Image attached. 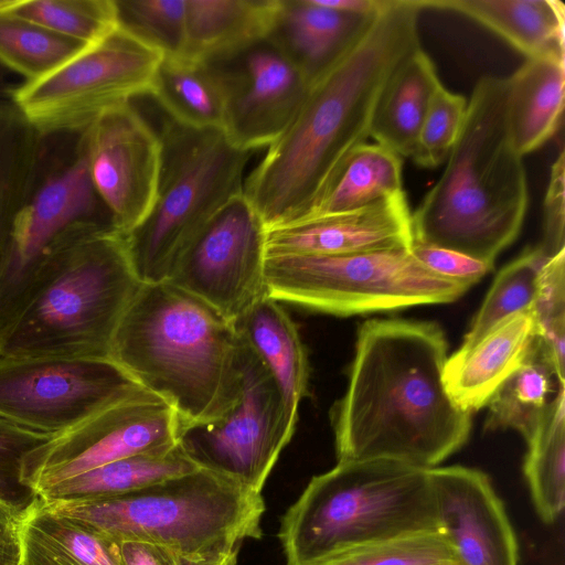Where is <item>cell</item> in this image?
Masks as SVG:
<instances>
[{"instance_id": "obj_41", "label": "cell", "mask_w": 565, "mask_h": 565, "mask_svg": "<svg viewBox=\"0 0 565 565\" xmlns=\"http://www.w3.org/2000/svg\"><path fill=\"white\" fill-rule=\"evenodd\" d=\"M539 246L547 257L565 250V156L563 149L551 168L543 209V237Z\"/></svg>"}, {"instance_id": "obj_45", "label": "cell", "mask_w": 565, "mask_h": 565, "mask_svg": "<svg viewBox=\"0 0 565 565\" xmlns=\"http://www.w3.org/2000/svg\"><path fill=\"white\" fill-rule=\"evenodd\" d=\"M321 4L351 14L371 17L383 10L388 0H318Z\"/></svg>"}, {"instance_id": "obj_37", "label": "cell", "mask_w": 565, "mask_h": 565, "mask_svg": "<svg viewBox=\"0 0 565 565\" xmlns=\"http://www.w3.org/2000/svg\"><path fill=\"white\" fill-rule=\"evenodd\" d=\"M118 24L163 56H183L185 0H115Z\"/></svg>"}, {"instance_id": "obj_27", "label": "cell", "mask_w": 565, "mask_h": 565, "mask_svg": "<svg viewBox=\"0 0 565 565\" xmlns=\"http://www.w3.org/2000/svg\"><path fill=\"white\" fill-rule=\"evenodd\" d=\"M199 468L178 443L167 449L137 454L111 461L64 480L35 497L46 502L114 497Z\"/></svg>"}, {"instance_id": "obj_11", "label": "cell", "mask_w": 565, "mask_h": 565, "mask_svg": "<svg viewBox=\"0 0 565 565\" xmlns=\"http://www.w3.org/2000/svg\"><path fill=\"white\" fill-rule=\"evenodd\" d=\"M180 418L156 395L140 391L26 451L18 482L33 497L111 461L179 443Z\"/></svg>"}, {"instance_id": "obj_39", "label": "cell", "mask_w": 565, "mask_h": 565, "mask_svg": "<svg viewBox=\"0 0 565 565\" xmlns=\"http://www.w3.org/2000/svg\"><path fill=\"white\" fill-rule=\"evenodd\" d=\"M468 102L446 89L435 92L411 158L424 168H435L447 160L461 131Z\"/></svg>"}, {"instance_id": "obj_23", "label": "cell", "mask_w": 565, "mask_h": 565, "mask_svg": "<svg viewBox=\"0 0 565 565\" xmlns=\"http://www.w3.org/2000/svg\"><path fill=\"white\" fill-rule=\"evenodd\" d=\"M507 126L512 147L525 156L551 139L563 121L565 60L536 57L508 77Z\"/></svg>"}, {"instance_id": "obj_12", "label": "cell", "mask_w": 565, "mask_h": 565, "mask_svg": "<svg viewBox=\"0 0 565 565\" xmlns=\"http://www.w3.org/2000/svg\"><path fill=\"white\" fill-rule=\"evenodd\" d=\"M241 369L234 405L215 420L182 427L179 443L200 468L262 493L296 426L288 419L280 390L243 341Z\"/></svg>"}, {"instance_id": "obj_42", "label": "cell", "mask_w": 565, "mask_h": 565, "mask_svg": "<svg viewBox=\"0 0 565 565\" xmlns=\"http://www.w3.org/2000/svg\"><path fill=\"white\" fill-rule=\"evenodd\" d=\"M50 437V435L23 428L0 417V483L9 477H14L18 480V469L22 456Z\"/></svg>"}, {"instance_id": "obj_25", "label": "cell", "mask_w": 565, "mask_h": 565, "mask_svg": "<svg viewBox=\"0 0 565 565\" xmlns=\"http://www.w3.org/2000/svg\"><path fill=\"white\" fill-rule=\"evenodd\" d=\"M441 85L436 67L418 47L395 71L374 114L370 137L399 157H411L429 107Z\"/></svg>"}, {"instance_id": "obj_6", "label": "cell", "mask_w": 565, "mask_h": 565, "mask_svg": "<svg viewBox=\"0 0 565 565\" xmlns=\"http://www.w3.org/2000/svg\"><path fill=\"white\" fill-rule=\"evenodd\" d=\"M140 285L125 234L96 223L70 226L50 278L1 335L0 356L109 358Z\"/></svg>"}, {"instance_id": "obj_1", "label": "cell", "mask_w": 565, "mask_h": 565, "mask_svg": "<svg viewBox=\"0 0 565 565\" xmlns=\"http://www.w3.org/2000/svg\"><path fill=\"white\" fill-rule=\"evenodd\" d=\"M416 0H388L354 43L313 81L294 120L245 178L243 194L265 231L305 218L347 157L366 142L380 98L420 47Z\"/></svg>"}, {"instance_id": "obj_32", "label": "cell", "mask_w": 565, "mask_h": 565, "mask_svg": "<svg viewBox=\"0 0 565 565\" xmlns=\"http://www.w3.org/2000/svg\"><path fill=\"white\" fill-rule=\"evenodd\" d=\"M526 443L523 470L533 505L542 521L553 523L565 504V387Z\"/></svg>"}, {"instance_id": "obj_43", "label": "cell", "mask_w": 565, "mask_h": 565, "mask_svg": "<svg viewBox=\"0 0 565 565\" xmlns=\"http://www.w3.org/2000/svg\"><path fill=\"white\" fill-rule=\"evenodd\" d=\"M25 507L0 495V565H22Z\"/></svg>"}, {"instance_id": "obj_36", "label": "cell", "mask_w": 565, "mask_h": 565, "mask_svg": "<svg viewBox=\"0 0 565 565\" xmlns=\"http://www.w3.org/2000/svg\"><path fill=\"white\" fill-rule=\"evenodd\" d=\"M531 313L535 341L565 384V250L543 265Z\"/></svg>"}, {"instance_id": "obj_16", "label": "cell", "mask_w": 565, "mask_h": 565, "mask_svg": "<svg viewBox=\"0 0 565 565\" xmlns=\"http://www.w3.org/2000/svg\"><path fill=\"white\" fill-rule=\"evenodd\" d=\"M83 134L94 186L114 227L127 235L149 214L156 199L159 135L130 102L104 111Z\"/></svg>"}, {"instance_id": "obj_19", "label": "cell", "mask_w": 565, "mask_h": 565, "mask_svg": "<svg viewBox=\"0 0 565 565\" xmlns=\"http://www.w3.org/2000/svg\"><path fill=\"white\" fill-rule=\"evenodd\" d=\"M534 340L530 309L504 319L469 349H458L448 356L444 371L452 399L469 413L484 407L526 360Z\"/></svg>"}, {"instance_id": "obj_40", "label": "cell", "mask_w": 565, "mask_h": 565, "mask_svg": "<svg viewBox=\"0 0 565 565\" xmlns=\"http://www.w3.org/2000/svg\"><path fill=\"white\" fill-rule=\"evenodd\" d=\"M409 250L414 258L429 271L469 286L479 281L493 268L491 264L434 245L413 242Z\"/></svg>"}, {"instance_id": "obj_14", "label": "cell", "mask_w": 565, "mask_h": 565, "mask_svg": "<svg viewBox=\"0 0 565 565\" xmlns=\"http://www.w3.org/2000/svg\"><path fill=\"white\" fill-rule=\"evenodd\" d=\"M265 257V228L241 194L193 238L167 281L234 323L266 295Z\"/></svg>"}, {"instance_id": "obj_44", "label": "cell", "mask_w": 565, "mask_h": 565, "mask_svg": "<svg viewBox=\"0 0 565 565\" xmlns=\"http://www.w3.org/2000/svg\"><path fill=\"white\" fill-rule=\"evenodd\" d=\"M121 565H179V556L167 547L145 541L117 542Z\"/></svg>"}, {"instance_id": "obj_38", "label": "cell", "mask_w": 565, "mask_h": 565, "mask_svg": "<svg viewBox=\"0 0 565 565\" xmlns=\"http://www.w3.org/2000/svg\"><path fill=\"white\" fill-rule=\"evenodd\" d=\"M456 562L439 531L397 536L348 552L324 565H448Z\"/></svg>"}, {"instance_id": "obj_13", "label": "cell", "mask_w": 565, "mask_h": 565, "mask_svg": "<svg viewBox=\"0 0 565 565\" xmlns=\"http://www.w3.org/2000/svg\"><path fill=\"white\" fill-rule=\"evenodd\" d=\"M140 391L110 358L0 356V417L50 436Z\"/></svg>"}, {"instance_id": "obj_29", "label": "cell", "mask_w": 565, "mask_h": 565, "mask_svg": "<svg viewBox=\"0 0 565 565\" xmlns=\"http://www.w3.org/2000/svg\"><path fill=\"white\" fill-rule=\"evenodd\" d=\"M402 171V157L381 145L365 142L347 157L323 196L305 218L351 212L396 196L404 192Z\"/></svg>"}, {"instance_id": "obj_21", "label": "cell", "mask_w": 565, "mask_h": 565, "mask_svg": "<svg viewBox=\"0 0 565 565\" xmlns=\"http://www.w3.org/2000/svg\"><path fill=\"white\" fill-rule=\"evenodd\" d=\"M460 13L489 29L526 58L565 60V8L558 0H416Z\"/></svg>"}, {"instance_id": "obj_2", "label": "cell", "mask_w": 565, "mask_h": 565, "mask_svg": "<svg viewBox=\"0 0 565 565\" xmlns=\"http://www.w3.org/2000/svg\"><path fill=\"white\" fill-rule=\"evenodd\" d=\"M447 351L434 322L372 319L360 326L348 387L331 409L338 461L431 469L466 444L471 413L446 388Z\"/></svg>"}, {"instance_id": "obj_9", "label": "cell", "mask_w": 565, "mask_h": 565, "mask_svg": "<svg viewBox=\"0 0 565 565\" xmlns=\"http://www.w3.org/2000/svg\"><path fill=\"white\" fill-rule=\"evenodd\" d=\"M266 295L349 316L457 300L468 284L422 266L409 248L348 255H266Z\"/></svg>"}, {"instance_id": "obj_4", "label": "cell", "mask_w": 565, "mask_h": 565, "mask_svg": "<svg viewBox=\"0 0 565 565\" xmlns=\"http://www.w3.org/2000/svg\"><path fill=\"white\" fill-rule=\"evenodd\" d=\"M508 88V77L477 82L445 170L412 214L413 242L493 265L519 236L529 189L509 138Z\"/></svg>"}, {"instance_id": "obj_10", "label": "cell", "mask_w": 565, "mask_h": 565, "mask_svg": "<svg viewBox=\"0 0 565 565\" xmlns=\"http://www.w3.org/2000/svg\"><path fill=\"white\" fill-rule=\"evenodd\" d=\"M163 54L119 24L49 75L9 89V98L43 137L81 134L106 110L149 95Z\"/></svg>"}, {"instance_id": "obj_31", "label": "cell", "mask_w": 565, "mask_h": 565, "mask_svg": "<svg viewBox=\"0 0 565 565\" xmlns=\"http://www.w3.org/2000/svg\"><path fill=\"white\" fill-rule=\"evenodd\" d=\"M171 119L196 129H222L224 103L218 79L206 63L163 56L150 93Z\"/></svg>"}, {"instance_id": "obj_22", "label": "cell", "mask_w": 565, "mask_h": 565, "mask_svg": "<svg viewBox=\"0 0 565 565\" xmlns=\"http://www.w3.org/2000/svg\"><path fill=\"white\" fill-rule=\"evenodd\" d=\"M234 327L280 390L288 419L296 426L299 403L307 393L309 363L295 322L279 301L265 295Z\"/></svg>"}, {"instance_id": "obj_3", "label": "cell", "mask_w": 565, "mask_h": 565, "mask_svg": "<svg viewBox=\"0 0 565 565\" xmlns=\"http://www.w3.org/2000/svg\"><path fill=\"white\" fill-rule=\"evenodd\" d=\"M241 352L234 323L162 281L140 285L115 331L109 358L170 405L182 428L215 420L234 405Z\"/></svg>"}, {"instance_id": "obj_18", "label": "cell", "mask_w": 565, "mask_h": 565, "mask_svg": "<svg viewBox=\"0 0 565 565\" xmlns=\"http://www.w3.org/2000/svg\"><path fill=\"white\" fill-rule=\"evenodd\" d=\"M413 241L405 192L355 211L265 231L266 255H348L409 248Z\"/></svg>"}, {"instance_id": "obj_48", "label": "cell", "mask_w": 565, "mask_h": 565, "mask_svg": "<svg viewBox=\"0 0 565 565\" xmlns=\"http://www.w3.org/2000/svg\"><path fill=\"white\" fill-rule=\"evenodd\" d=\"M14 0H0V14L7 13L13 6Z\"/></svg>"}, {"instance_id": "obj_26", "label": "cell", "mask_w": 565, "mask_h": 565, "mask_svg": "<svg viewBox=\"0 0 565 565\" xmlns=\"http://www.w3.org/2000/svg\"><path fill=\"white\" fill-rule=\"evenodd\" d=\"M22 565H121L116 542L44 509L39 499L25 507Z\"/></svg>"}, {"instance_id": "obj_28", "label": "cell", "mask_w": 565, "mask_h": 565, "mask_svg": "<svg viewBox=\"0 0 565 565\" xmlns=\"http://www.w3.org/2000/svg\"><path fill=\"white\" fill-rule=\"evenodd\" d=\"M43 141L10 98L0 104V263L10 247L15 218L41 171Z\"/></svg>"}, {"instance_id": "obj_47", "label": "cell", "mask_w": 565, "mask_h": 565, "mask_svg": "<svg viewBox=\"0 0 565 565\" xmlns=\"http://www.w3.org/2000/svg\"><path fill=\"white\" fill-rule=\"evenodd\" d=\"M10 86L7 85L4 76L0 66V104L9 98Z\"/></svg>"}, {"instance_id": "obj_15", "label": "cell", "mask_w": 565, "mask_h": 565, "mask_svg": "<svg viewBox=\"0 0 565 565\" xmlns=\"http://www.w3.org/2000/svg\"><path fill=\"white\" fill-rule=\"evenodd\" d=\"M206 64L222 89V130L246 151L268 148L278 140L309 88L300 71L269 38Z\"/></svg>"}, {"instance_id": "obj_49", "label": "cell", "mask_w": 565, "mask_h": 565, "mask_svg": "<svg viewBox=\"0 0 565 565\" xmlns=\"http://www.w3.org/2000/svg\"><path fill=\"white\" fill-rule=\"evenodd\" d=\"M448 565H459L457 562L450 563Z\"/></svg>"}, {"instance_id": "obj_8", "label": "cell", "mask_w": 565, "mask_h": 565, "mask_svg": "<svg viewBox=\"0 0 565 565\" xmlns=\"http://www.w3.org/2000/svg\"><path fill=\"white\" fill-rule=\"evenodd\" d=\"M161 169L153 205L126 235L131 267L141 284L167 281L175 263L210 220L243 194L253 154L222 129H196L167 115L159 129Z\"/></svg>"}, {"instance_id": "obj_34", "label": "cell", "mask_w": 565, "mask_h": 565, "mask_svg": "<svg viewBox=\"0 0 565 565\" xmlns=\"http://www.w3.org/2000/svg\"><path fill=\"white\" fill-rule=\"evenodd\" d=\"M547 258L539 245L530 247L498 273L471 321L460 350L472 347L504 319L531 309L539 276Z\"/></svg>"}, {"instance_id": "obj_7", "label": "cell", "mask_w": 565, "mask_h": 565, "mask_svg": "<svg viewBox=\"0 0 565 565\" xmlns=\"http://www.w3.org/2000/svg\"><path fill=\"white\" fill-rule=\"evenodd\" d=\"M39 501L116 543L145 541L184 558L228 555L246 539L263 534L262 493L204 468L125 494Z\"/></svg>"}, {"instance_id": "obj_24", "label": "cell", "mask_w": 565, "mask_h": 565, "mask_svg": "<svg viewBox=\"0 0 565 565\" xmlns=\"http://www.w3.org/2000/svg\"><path fill=\"white\" fill-rule=\"evenodd\" d=\"M280 0H185L182 57L211 62L268 38Z\"/></svg>"}, {"instance_id": "obj_30", "label": "cell", "mask_w": 565, "mask_h": 565, "mask_svg": "<svg viewBox=\"0 0 565 565\" xmlns=\"http://www.w3.org/2000/svg\"><path fill=\"white\" fill-rule=\"evenodd\" d=\"M565 384L534 340L526 360L487 403L486 428L514 429L527 441Z\"/></svg>"}, {"instance_id": "obj_20", "label": "cell", "mask_w": 565, "mask_h": 565, "mask_svg": "<svg viewBox=\"0 0 565 565\" xmlns=\"http://www.w3.org/2000/svg\"><path fill=\"white\" fill-rule=\"evenodd\" d=\"M374 15L347 13L318 0H280L268 38L310 85L344 54Z\"/></svg>"}, {"instance_id": "obj_5", "label": "cell", "mask_w": 565, "mask_h": 565, "mask_svg": "<svg viewBox=\"0 0 565 565\" xmlns=\"http://www.w3.org/2000/svg\"><path fill=\"white\" fill-rule=\"evenodd\" d=\"M438 531L430 469L393 460L338 461L311 478L281 518L286 565H324L384 540Z\"/></svg>"}, {"instance_id": "obj_17", "label": "cell", "mask_w": 565, "mask_h": 565, "mask_svg": "<svg viewBox=\"0 0 565 565\" xmlns=\"http://www.w3.org/2000/svg\"><path fill=\"white\" fill-rule=\"evenodd\" d=\"M438 531L459 565H519V548L505 508L489 477L463 466L430 469Z\"/></svg>"}, {"instance_id": "obj_35", "label": "cell", "mask_w": 565, "mask_h": 565, "mask_svg": "<svg viewBox=\"0 0 565 565\" xmlns=\"http://www.w3.org/2000/svg\"><path fill=\"white\" fill-rule=\"evenodd\" d=\"M7 13L87 45L118 25L115 0H14Z\"/></svg>"}, {"instance_id": "obj_50", "label": "cell", "mask_w": 565, "mask_h": 565, "mask_svg": "<svg viewBox=\"0 0 565 565\" xmlns=\"http://www.w3.org/2000/svg\"><path fill=\"white\" fill-rule=\"evenodd\" d=\"M232 565H236V563L232 564Z\"/></svg>"}, {"instance_id": "obj_46", "label": "cell", "mask_w": 565, "mask_h": 565, "mask_svg": "<svg viewBox=\"0 0 565 565\" xmlns=\"http://www.w3.org/2000/svg\"><path fill=\"white\" fill-rule=\"evenodd\" d=\"M237 553L238 551H235L228 555L201 559L184 558L179 556V565H232L237 562Z\"/></svg>"}, {"instance_id": "obj_33", "label": "cell", "mask_w": 565, "mask_h": 565, "mask_svg": "<svg viewBox=\"0 0 565 565\" xmlns=\"http://www.w3.org/2000/svg\"><path fill=\"white\" fill-rule=\"evenodd\" d=\"M87 44L10 13L0 14V66L40 79L82 52Z\"/></svg>"}]
</instances>
